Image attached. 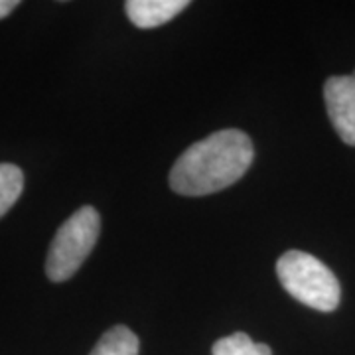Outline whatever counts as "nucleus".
I'll list each match as a JSON object with an SVG mask.
<instances>
[{
    "label": "nucleus",
    "instance_id": "f257e3e1",
    "mask_svg": "<svg viewBox=\"0 0 355 355\" xmlns=\"http://www.w3.org/2000/svg\"><path fill=\"white\" fill-rule=\"evenodd\" d=\"M253 158V142L243 130H217L184 150L172 166L170 188L190 198L225 190L245 176Z\"/></svg>",
    "mask_w": 355,
    "mask_h": 355
},
{
    "label": "nucleus",
    "instance_id": "f03ea898",
    "mask_svg": "<svg viewBox=\"0 0 355 355\" xmlns=\"http://www.w3.org/2000/svg\"><path fill=\"white\" fill-rule=\"evenodd\" d=\"M282 288L308 308L331 312L340 304L342 288L336 275L320 259L304 251H286L277 261Z\"/></svg>",
    "mask_w": 355,
    "mask_h": 355
},
{
    "label": "nucleus",
    "instance_id": "7ed1b4c3",
    "mask_svg": "<svg viewBox=\"0 0 355 355\" xmlns=\"http://www.w3.org/2000/svg\"><path fill=\"white\" fill-rule=\"evenodd\" d=\"M101 231V217L95 207L85 205L69 216L58 229L46 257V275L51 282L69 280L89 253L93 251Z\"/></svg>",
    "mask_w": 355,
    "mask_h": 355
},
{
    "label": "nucleus",
    "instance_id": "20e7f679",
    "mask_svg": "<svg viewBox=\"0 0 355 355\" xmlns=\"http://www.w3.org/2000/svg\"><path fill=\"white\" fill-rule=\"evenodd\" d=\"M324 99L336 132L345 144L355 146V71L330 77L324 85Z\"/></svg>",
    "mask_w": 355,
    "mask_h": 355
},
{
    "label": "nucleus",
    "instance_id": "39448f33",
    "mask_svg": "<svg viewBox=\"0 0 355 355\" xmlns=\"http://www.w3.org/2000/svg\"><path fill=\"white\" fill-rule=\"evenodd\" d=\"M188 4L186 0H128L125 10L137 28H156L170 22Z\"/></svg>",
    "mask_w": 355,
    "mask_h": 355
},
{
    "label": "nucleus",
    "instance_id": "423d86ee",
    "mask_svg": "<svg viewBox=\"0 0 355 355\" xmlns=\"http://www.w3.org/2000/svg\"><path fill=\"white\" fill-rule=\"evenodd\" d=\"M139 338L127 326H114L105 331L89 355H139Z\"/></svg>",
    "mask_w": 355,
    "mask_h": 355
},
{
    "label": "nucleus",
    "instance_id": "0eeeda50",
    "mask_svg": "<svg viewBox=\"0 0 355 355\" xmlns=\"http://www.w3.org/2000/svg\"><path fill=\"white\" fill-rule=\"evenodd\" d=\"M24 190V174L18 166L0 164V217L18 202Z\"/></svg>",
    "mask_w": 355,
    "mask_h": 355
},
{
    "label": "nucleus",
    "instance_id": "6e6552de",
    "mask_svg": "<svg viewBox=\"0 0 355 355\" xmlns=\"http://www.w3.org/2000/svg\"><path fill=\"white\" fill-rule=\"evenodd\" d=\"M214 355H272L265 343H254L247 334L235 331L214 343Z\"/></svg>",
    "mask_w": 355,
    "mask_h": 355
},
{
    "label": "nucleus",
    "instance_id": "1a4fd4ad",
    "mask_svg": "<svg viewBox=\"0 0 355 355\" xmlns=\"http://www.w3.org/2000/svg\"><path fill=\"white\" fill-rule=\"evenodd\" d=\"M18 4H20L18 0H0V20L6 18V16H10Z\"/></svg>",
    "mask_w": 355,
    "mask_h": 355
}]
</instances>
